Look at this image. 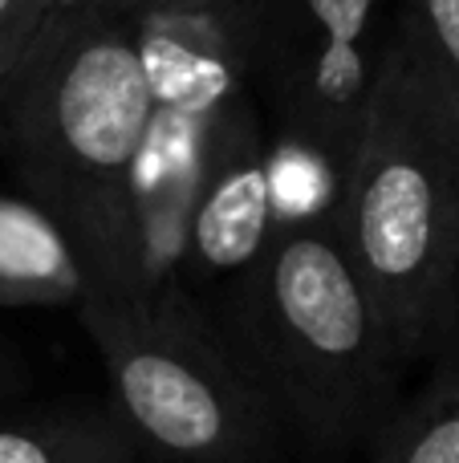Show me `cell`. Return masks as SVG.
<instances>
[{
	"mask_svg": "<svg viewBox=\"0 0 459 463\" xmlns=\"http://www.w3.org/2000/svg\"><path fill=\"white\" fill-rule=\"evenodd\" d=\"M126 21L155 110L220 118L252 94L257 0H163Z\"/></svg>",
	"mask_w": 459,
	"mask_h": 463,
	"instance_id": "8",
	"label": "cell"
},
{
	"mask_svg": "<svg viewBox=\"0 0 459 463\" xmlns=\"http://www.w3.org/2000/svg\"><path fill=\"white\" fill-rule=\"evenodd\" d=\"M439 362H447V366L459 370V297H455V309H452V321H447V334H444V345H439L436 354Z\"/></svg>",
	"mask_w": 459,
	"mask_h": 463,
	"instance_id": "16",
	"label": "cell"
},
{
	"mask_svg": "<svg viewBox=\"0 0 459 463\" xmlns=\"http://www.w3.org/2000/svg\"><path fill=\"white\" fill-rule=\"evenodd\" d=\"M29 366H24V358L16 354V345L8 342L5 334H0V407L5 402H16L24 391H29Z\"/></svg>",
	"mask_w": 459,
	"mask_h": 463,
	"instance_id": "14",
	"label": "cell"
},
{
	"mask_svg": "<svg viewBox=\"0 0 459 463\" xmlns=\"http://www.w3.org/2000/svg\"><path fill=\"white\" fill-rule=\"evenodd\" d=\"M211 317L252 366L289 451L309 463L370 448L403 402L407 366L333 220L281 232Z\"/></svg>",
	"mask_w": 459,
	"mask_h": 463,
	"instance_id": "2",
	"label": "cell"
},
{
	"mask_svg": "<svg viewBox=\"0 0 459 463\" xmlns=\"http://www.w3.org/2000/svg\"><path fill=\"white\" fill-rule=\"evenodd\" d=\"M395 0H257L252 98L268 130L346 175Z\"/></svg>",
	"mask_w": 459,
	"mask_h": 463,
	"instance_id": "5",
	"label": "cell"
},
{
	"mask_svg": "<svg viewBox=\"0 0 459 463\" xmlns=\"http://www.w3.org/2000/svg\"><path fill=\"white\" fill-rule=\"evenodd\" d=\"M216 118L151 110L130 167L114 184L94 224L73 244L89 277V297L126 309L183 297V260L200 203Z\"/></svg>",
	"mask_w": 459,
	"mask_h": 463,
	"instance_id": "6",
	"label": "cell"
},
{
	"mask_svg": "<svg viewBox=\"0 0 459 463\" xmlns=\"http://www.w3.org/2000/svg\"><path fill=\"white\" fill-rule=\"evenodd\" d=\"M45 24V0H0V81L21 65Z\"/></svg>",
	"mask_w": 459,
	"mask_h": 463,
	"instance_id": "13",
	"label": "cell"
},
{
	"mask_svg": "<svg viewBox=\"0 0 459 463\" xmlns=\"http://www.w3.org/2000/svg\"><path fill=\"white\" fill-rule=\"evenodd\" d=\"M86 297V264L61 220L0 192V309H78Z\"/></svg>",
	"mask_w": 459,
	"mask_h": 463,
	"instance_id": "9",
	"label": "cell"
},
{
	"mask_svg": "<svg viewBox=\"0 0 459 463\" xmlns=\"http://www.w3.org/2000/svg\"><path fill=\"white\" fill-rule=\"evenodd\" d=\"M110 0H45V21H70V16L106 13Z\"/></svg>",
	"mask_w": 459,
	"mask_h": 463,
	"instance_id": "15",
	"label": "cell"
},
{
	"mask_svg": "<svg viewBox=\"0 0 459 463\" xmlns=\"http://www.w3.org/2000/svg\"><path fill=\"white\" fill-rule=\"evenodd\" d=\"M370 463H459V370L431 362V378L379 427Z\"/></svg>",
	"mask_w": 459,
	"mask_h": 463,
	"instance_id": "11",
	"label": "cell"
},
{
	"mask_svg": "<svg viewBox=\"0 0 459 463\" xmlns=\"http://www.w3.org/2000/svg\"><path fill=\"white\" fill-rule=\"evenodd\" d=\"M151 110L130 21L114 13L45 21L21 65L0 81L16 175L73 240L130 167Z\"/></svg>",
	"mask_w": 459,
	"mask_h": 463,
	"instance_id": "3",
	"label": "cell"
},
{
	"mask_svg": "<svg viewBox=\"0 0 459 463\" xmlns=\"http://www.w3.org/2000/svg\"><path fill=\"white\" fill-rule=\"evenodd\" d=\"M333 224L403 366L436 362L459 297V110L398 13Z\"/></svg>",
	"mask_w": 459,
	"mask_h": 463,
	"instance_id": "1",
	"label": "cell"
},
{
	"mask_svg": "<svg viewBox=\"0 0 459 463\" xmlns=\"http://www.w3.org/2000/svg\"><path fill=\"white\" fill-rule=\"evenodd\" d=\"M78 321L110 402L155 463H285L281 419L252 366L192 297L126 309L86 297Z\"/></svg>",
	"mask_w": 459,
	"mask_h": 463,
	"instance_id": "4",
	"label": "cell"
},
{
	"mask_svg": "<svg viewBox=\"0 0 459 463\" xmlns=\"http://www.w3.org/2000/svg\"><path fill=\"white\" fill-rule=\"evenodd\" d=\"M395 13L459 110V0H395Z\"/></svg>",
	"mask_w": 459,
	"mask_h": 463,
	"instance_id": "12",
	"label": "cell"
},
{
	"mask_svg": "<svg viewBox=\"0 0 459 463\" xmlns=\"http://www.w3.org/2000/svg\"><path fill=\"white\" fill-rule=\"evenodd\" d=\"M0 463H155L114 402L78 399L0 415Z\"/></svg>",
	"mask_w": 459,
	"mask_h": 463,
	"instance_id": "10",
	"label": "cell"
},
{
	"mask_svg": "<svg viewBox=\"0 0 459 463\" xmlns=\"http://www.w3.org/2000/svg\"><path fill=\"white\" fill-rule=\"evenodd\" d=\"M276 240L273 130L257 98H240L211 127L208 167L183 260V293L216 309Z\"/></svg>",
	"mask_w": 459,
	"mask_h": 463,
	"instance_id": "7",
	"label": "cell"
},
{
	"mask_svg": "<svg viewBox=\"0 0 459 463\" xmlns=\"http://www.w3.org/2000/svg\"><path fill=\"white\" fill-rule=\"evenodd\" d=\"M151 5H163V0H110V8H106V13L130 16V13H138V8H151Z\"/></svg>",
	"mask_w": 459,
	"mask_h": 463,
	"instance_id": "17",
	"label": "cell"
}]
</instances>
